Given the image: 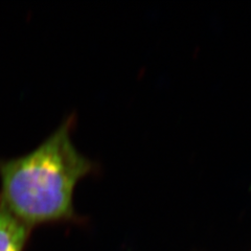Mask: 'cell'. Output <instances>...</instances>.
Instances as JSON below:
<instances>
[{
	"instance_id": "cell-1",
	"label": "cell",
	"mask_w": 251,
	"mask_h": 251,
	"mask_svg": "<svg viewBox=\"0 0 251 251\" xmlns=\"http://www.w3.org/2000/svg\"><path fill=\"white\" fill-rule=\"evenodd\" d=\"M75 124L72 113L34 150L0 158V205L29 228L78 219L75 187L96 164L74 144Z\"/></svg>"
},
{
	"instance_id": "cell-2",
	"label": "cell",
	"mask_w": 251,
	"mask_h": 251,
	"mask_svg": "<svg viewBox=\"0 0 251 251\" xmlns=\"http://www.w3.org/2000/svg\"><path fill=\"white\" fill-rule=\"evenodd\" d=\"M30 230L0 205V251H25Z\"/></svg>"
}]
</instances>
